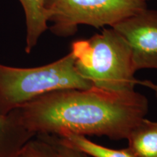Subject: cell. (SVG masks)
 <instances>
[{
  "label": "cell",
  "instance_id": "6",
  "mask_svg": "<svg viewBox=\"0 0 157 157\" xmlns=\"http://www.w3.org/2000/svg\"><path fill=\"white\" fill-rule=\"evenodd\" d=\"M35 136L21 123L14 110L0 111V157H14Z\"/></svg>",
  "mask_w": 157,
  "mask_h": 157
},
{
  "label": "cell",
  "instance_id": "8",
  "mask_svg": "<svg viewBox=\"0 0 157 157\" xmlns=\"http://www.w3.org/2000/svg\"><path fill=\"white\" fill-rule=\"evenodd\" d=\"M22 5L26 23V39L25 51L30 53L39 39L48 28L45 17L44 0H18Z\"/></svg>",
  "mask_w": 157,
  "mask_h": 157
},
{
  "label": "cell",
  "instance_id": "11",
  "mask_svg": "<svg viewBox=\"0 0 157 157\" xmlns=\"http://www.w3.org/2000/svg\"><path fill=\"white\" fill-rule=\"evenodd\" d=\"M46 137L49 141H50L56 147L59 154L62 157H90L87 154H84L76 149L64 144L56 135H42Z\"/></svg>",
  "mask_w": 157,
  "mask_h": 157
},
{
  "label": "cell",
  "instance_id": "1",
  "mask_svg": "<svg viewBox=\"0 0 157 157\" xmlns=\"http://www.w3.org/2000/svg\"><path fill=\"white\" fill-rule=\"evenodd\" d=\"M35 135L66 132L127 139L148 111L146 96L135 90L116 92L93 86L51 92L14 109Z\"/></svg>",
  "mask_w": 157,
  "mask_h": 157
},
{
  "label": "cell",
  "instance_id": "7",
  "mask_svg": "<svg viewBox=\"0 0 157 157\" xmlns=\"http://www.w3.org/2000/svg\"><path fill=\"white\" fill-rule=\"evenodd\" d=\"M128 148L137 157H157V121L143 118L127 137Z\"/></svg>",
  "mask_w": 157,
  "mask_h": 157
},
{
  "label": "cell",
  "instance_id": "13",
  "mask_svg": "<svg viewBox=\"0 0 157 157\" xmlns=\"http://www.w3.org/2000/svg\"><path fill=\"white\" fill-rule=\"evenodd\" d=\"M142 1L145 2H148V1H150V0H142Z\"/></svg>",
  "mask_w": 157,
  "mask_h": 157
},
{
  "label": "cell",
  "instance_id": "10",
  "mask_svg": "<svg viewBox=\"0 0 157 157\" xmlns=\"http://www.w3.org/2000/svg\"><path fill=\"white\" fill-rule=\"evenodd\" d=\"M14 157H62L44 135H38L29 141Z\"/></svg>",
  "mask_w": 157,
  "mask_h": 157
},
{
  "label": "cell",
  "instance_id": "9",
  "mask_svg": "<svg viewBox=\"0 0 157 157\" xmlns=\"http://www.w3.org/2000/svg\"><path fill=\"white\" fill-rule=\"evenodd\" d=\"M57 137L64 144L87 154L90 157H137L128 147L122 149L110 148L94 143L82 135L66 132Z\"/></svg>",
  "mask_w": 157,
  "mask_h": 157
},
{
  "label": "cell",
  "instance_id": "12",
  "mask_svg": "<svg viewBox=\"0 0 157 157\" xmlns=\"http://www.w3.org/2000/svg\"><path fill=\"white\" fill-rule=\"evenodd\" d=\"M139 84L145 86V87H148L151 89L154 90L156 93V96L157 97V84L153 83V82L148 81V80H145V81H140L139 82Z\"/></svg>",
  "mask_w": 157,
  "mask_h": 157
},
{
  "label": "cell",
  "instance_id": "4",
  "mask_svg": "<svg viewBox=\"0 0 157 157\" xmlns=\"http://www.w3.org/2000/svg\"><path fill=\"white\" fill-rule=\"evenodd\" d=\"M146 7L142 0H44L49 29L62 37L73 36L80 25L112 27Z\"/></svg>",
  "mask_w": 157,
  "mask_h": 157
},
{
  "label": "cell",
  "instance_id": "2",
  "mask_svg": "<svg viewBox=\"0 0 157 157\" xmlns=\"http://www.w3.org/2000/svg\"><path fill=\"white\" fill-rule=\"evenodd\" d=\"M70 52L78 73L94 87L116 92L135 90L138 80L132 51L112 27L89 39L74 41Z\"/></svg>",
  "mask_w": 157,
  "mask_h": 157
},
{
  "label": "cell",
  "instance_id": "5",
  "mask_svg": "<svg viewBox=\"0 0 157 157\" xmlns=\"http://www.w3.org/2000/svg\"><path fill=\"white\" fill-rule=\"evenodd\" d=\"M112 28L130 47L137 71L143 68L157 69V10L146 7Z\"/></svg>",
  "mask_w": 157,
  "mask_h": 157
},
{
  "label": "cell",
  "instance_id": "3",
  "mask_svg": "<svg viewBox=\"0 0 157 157\" xmlns=\"http://www.w3.org/2000/svg\"><path fill=\"white\" fill-rule=\"evenodd\" d=\"M93 87L74 66L71 52L51 63L18 68L0 63V111H11L51 92Z\"/></svg>",
  "mask_w": 157,
  "mask_h": 157
}]
</instances>
